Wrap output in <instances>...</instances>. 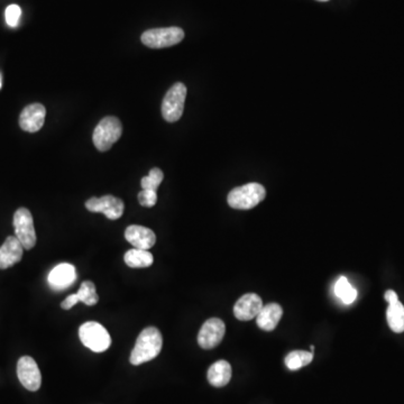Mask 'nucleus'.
I'll list each match as a JSON object with an SVG mask.
<instances>
[{
    "mask_svg": "<svg viewBox=\"0 0 404 404\" xmlns=\"http://www.w3.org/2000/svg\"><path fill=\"white\" fill-rule=\"evenodd\" d=\"M163 346V337L160 330L155 327L145 328L137 338L136 345L131 351V360L133 365H140L154 360L158 356Z\"/></svg>",
    "mask_w": 404,
    "mask_h": 404,
    "instance_id": "nucleus-1",
    "label": "nucleus"
},
{
    "mask_svg": "<svg viewBox=\"0 0 404 404\" xmlns=\"http://www.w3.org/2000/svg\"><path fill=\"white\" fill-rule=\"evenodd\" d=\"M265 196L266 191L263 185L259 183H248L232 189L229 192L227 201L229 207H232V209L248 210L261 203L265 199Z\"/></svg>",
    "mask_w": 404,
    "mask_h": 404,
    "instance_id": "nucleus-2",
    "label": "nucleus"
},
{
    "mask_svg": "<svg viewBox=\"0 0 404 404\" xmlns=\"http://www.w3.org/2000/svg\"><path fill=\"white\" fill-rule=\"evenodd\" d=\"M122 134V125L120 120L117 117H104L93 131V144L100 152L108 151L120 138Z\"/></svg>",
    "mask_w": 404,
    "mask_h": 404,
    "instance_id": "nucleus-3",
    "label": "nucleus"
},
{
    "mask_svg": "<svg viewBox=\"0 0 404 404\" xmlns=\"http://www.w3.org/2000/svg\"><path fill=\"white\" fill-rule=\"evenodd\" d=\"M79 337L82 344L95 353L107 351L111 345V338L107 329L95 321L84 322L79 328Z\"/></svg>",
    "mask_w": 404,
    "mask_h": 404,
    "instance_id": "nucleus-4",
    "label": "nucleus"
},
{
    "mask_svg": "<svg viewBox=\"0 0 404 404\" xmlns=\"http://www.w3.org/2000/svg\"><path fill=\"white\" fill-rule=\"evenodd\" d=\"M185 39V32L180 27H164L146 30L142 34V42L151 48H164L174 46Z\"/></svg>",
    "mask_w": 404,
    "mask_h": 404,
    "instance_id": "nucleus-5",
    "label": "nucleus"
},
{
    "mask_svg": "<svg viewBox=\"0 0 404 404\" xmlns=\"http://www.w3.org/2000/svg\"><path fill=\"white\" fill-rule=\"evenodd\" d=\"M187 86L181 82L173 84L164 97L162 102V115L169 122H178L185 110Z\"/></svg>",
    "mask_w": 404,
    "mask_h": 404,
    "instance_id": "nucleus-6",
    "label": "nucleus"
},
{
    "mask_svg": "<svg viewBox=\"0 0 404 404\" xmlns=\"http://www.w3.org/2000/svg\"><path fill=\"white\" fill-rule=\"evenodd\" d=\"M15 236L24 250H30L36 245V232L33 216L26 208H19L14 214Z\"/></svg>",
    "mask_w": 404,
    "mask_h": 404,
    "instance_id": "nucleus-7",
    "label": "nucleus"
},
{
    "mask_svg": "<svg viewBox=\"0 0 404 404\" xmlns=\"http://www.w3.org/2000/svg\"><path fill=\"white\" fill-rule=\"evenodd\" d=\"M86 208L91 212H101L108 219L116 220L122 217L125 210V205L117 196H104L101 198H91L86 202Z\"/></svg>",
    "mask_w": 404,
    "mask_h": 404,
    "instance_id": "nucleus-8",
    "label": "nucleus"
},
{
    "mask_svg": "<svg viewBox=\"0 0 404 404\" xmlns=\"http://www.w3.org/2000/svg\"><path fill=\"white\" fill-rule=\"evenodd\" d=\"M226 333V326L223 320L211 318L202 324L198 335V344L203 349H212L219 345Z\"/></svg>",
    "mask_w": 404,
    "mask_h": 404,
    "instance_id": "nucleus-9",
    "label": "nucleus"
},
{
    "mask_svg": "<svg viewBox=\"0 0 404 404\" xmlns=\"http://www.w3.org/2000/svg\"><path fill=\"white\" fill-rule=\"evenodd\" d=\"M17 375L21 385L28 391L35 392L42 384V375L35 360L30 356L21 357L18 360Z\"/></svg>",
    "mask_w": 404,
    "mask_h": 404,
    "instance_id": "nucleus-10",
    "label": "nucleus"
},
{
    "mask_svg": "<svg viewBox=\"0 0 404 404\" xmlns=\"http://www.w3.org/2000/svg\"><path fill=\"white\" fill-rule=\"evenodd\" d=\"M46 109L41 104H28L19 116V126L27 133H36L44 125Z\"/></svg>",
    "mask_w": 404,
    "mask_h": 404,
    "instance_id": "nucleus-11",
    "label": "nucleus"
},
{
    "mask_svg": "<svg viewBox=\"0 0 404 404\" xmlns=\"http://www.w3.org/2000/svg\"><path fill=\"white\" fill-rule=\"evenodd\" d=\"M48 284L50 288L57 291L66 290L68 286H71L77 279V272L75 268L68 263H62L50 270L48 274Z\"/></svg>",
    "mask_w": 404,
    "mask_h": 404,
    "instance_id": "nucleus-12",
    "label": "nucleus"
},
{
    "mask_svg": "<svg viewBox=\"0 0 404 404\" xmlns=\"http://www.w3.org/2000/svg\"><path fill=\"white\" fill-rule=\"evenodd\" d=\"M261 308H263V301L261 297L255 293H248V295H243L236 302L234 306V315L238 320H252V318L259 315Z\"/></svg>",
    "mask_w": 404,
    "mask_h": 404,
    "instance_id": "nucleus-13",
    "label": "nucleus"
},
{
    "mask_svg": "<svg viewBox=\"0 0 404 404\" xmlns=\"http://www.w3.org/2000/svg\"><path fill=\"white\" fill-rule=\"evenodd\" d=\"M125 238L129 244L138 250H149L156 243V236L152 229L140 225H131L125 230Z\"/></svg>",
    "mask_w": 404,
    "mask_h": 404,
    "instance_id": "nucleus-14",
    "label": "nucleus"
},
{
    "mask_svg": "<svg viewBox=\"0 0 404 404\" xmlns=\"http://www.w3.org/2000/svg\"><path fill=\"white\" fill-rule=\"evenodd\" d=\"M24 247L16 236H9L0 247V270H7L21 261Z\"/></svg>",
    "mask_w": 404,
    "mask_h": 404,
    "instance_id": "nucleus-15",
    "label": "nucleus"
},
{
    "mask_svg": "<svg viewBox=\"0 0 404 404\" xmlns=\"http://www.w3.org/2000/svg\"><path fill=\"white\" fill-rule=\"evenodd\" d=\"M282 315V306L277 303H268L266 306H263L259 315L256 317L257 326L264 331H272L277 327Z\"/></svg>",
    "mask_w": 404,
    "mask_h": 404,
    "instance_id": "nucleus-16",
    "label": "nucleus"
},
{
    "mask_svg": "<svg viewBox=\"0 0 404 404\" xmlns=\"http://www.w3.org/2000/svg\"><path fill=\"white\" fill-rule=\"evenodd\" d=\"M232 378V366L227 360H218L208 371L209 383L214 387H226Z\"/></svg>",
    "mask_w": 404,
    "mask_h": 404,
    "instance_id": "nucleus-17",
    "label": "nucleus"
},
{
    "mask_svg": "<svg viewBox=\"0 0 404 404\" xmlns=\"http://www.w3.org/2000/svg\"><path fill=\"white\" fill-rule=\"evenodd\" d=\"M124 261L129 268H145L153 264L154 257L149 250L133 248V250H129L126 252Z\"/></svg>",
    "mask_w": 404,
    "mask_h": 404,
    "instance_id": "nucleus-18",
    "label": "nucleus"
},
{
    "mask_svg": "<svg viewBox=\"0 0 404 404\" xmlns=\"http://www.w3.org/2000/svg\"><path fill=\"white\" fill-rule=\"evenodd\" d=\"M387 324L396 333L404 331V306L400 301L389 303L387 311Z\"/></svg>",
    "mask_w": 404,
    "mask_h": 404,
    "instance_id": "nucleus-19",
    "label": "nucleus"
},
{
    "mask_svg": "<svg viewBox=\"0 0 404 404\" xmlns=\"http://www.w3.org/2000/svg\"><path fill=\"white\" fill-rule=\"evenodd\" d=\"M313 360V353L306 351H293L286 357V365L291 371H297L303 366L309 365Z\"/></svg>",
    "mask_w": 404,
    "mask_h": 404,
    "instance_id": "nucleus-20",
    "label": "nucleus"
},
{
    "mask_svg": "<svg viewBox=\"0 0 404 404\" xmlns=\"http://www.w3.org/2000/svg\"><path fill=\"white\" fill-rule=\"evenodd\" d=\"M335 293L345 304H351L356 300L357 291L349 284L345 277H342L337 281Z\"/></svg>",
    "mask_w": 404,
    "mask_h": 404,
    "instance_id": "nucleus-21",
    "label": "nucleus"
},
{
    "mask_svg": "<svg viewBox=\"0 0 404 404\" xmlns=\"http://www.w3.org/2000/svg\"><path fill=\"white\" fill-rule=\"evenodd\" d=\"M77 295L79 297V301L84 303L86 306H95L99 301L98 295L95 292V284L91 281H84L81 284L80 288L77 290Z\"/></svg>",
    "mask_w": 404,
    "mask_h": 404,
    "instance_id": "nucleus-22",
    "label": "nucleus"
},
{
    "mask_svg": "<svg viewBox=\"0 0 404 404\" xmlns=\"http://www.w3.org/2000/svg\"><path fill=\"white\" fill-rule=\"evenodd\" d=\"M164 174L160 169L154 167L149 171V176H144L140 181V185L143 190L156 191L158 192V187L163 181Z\"/></svg>",
    "mask_w": 404,
    "mask_h": 404,
    "instance_id": "nucleus-23",
    "label": "nucleus"
},
{
    "mask_svg": "<svg viewBox=\"0 0 404 404\" xmlns=\"http://www.w3.org/2000/svg\"><path fill=\"white\" fill-rule=\"evenodd\" d=\"M21 9L18 5H9L5 12V18L8 26L16 27L21 19Z\"/></svg>",
    "mask_w": 404,
    "mask_h": 404,
    "instance_id": "nucleus-24",
    "label": "nucleus"
},
{
    "mask_svg": "<svg viewBox=\"0 0 404 404\" xmlns=\"http://www.w3.org/2000/svg\"><path fill=\"white\" fill-rule=\"evenodd\" d=\"M138 202L143 207H147V208L154 207L158 202V192L152 190H142L138 194Z\"/></svg>",
    "mask_w": 404,
    "mask_h": 404,
    "instance_id": "nucleus-25",
    "label": "nucleus"
},
{
    "mask_svg": "<svg viewBox=\"0 0 404 404\" xmlns=\"http://www.w3.org/2000/svg\"><path fill=\"white\" fill-rule=\"evenodd\" d=\"M77 302H80V301H79V297H77V293H75V295H71L66 297V300L61 303V306H62V309L70 310L71 308H73Z\"/></svg>",
    "mask_w": 404,
    "mask_h": 404,
    "instance_id": "nucleus-26",
    "label": "nucleus"
},
{
    "mask_svg": "<svg viewBox=\"0 0 404 404\" xmlns=\"http://www.w3.org/2000/svg\"><path fill=\"white\" fill-rule=\"evenodd\" d=\"M385 300L387 301V303H393L396 302V301H398V295H396V292L393 291V290H389V291L385 292Z\"/></svg>",
    "mask_w": 404,
    "mask_h": 404,
    "instance_id": "nucleus-27",
    "label": "nucleus"
},
{
    "mask_svg": "<svg viewBox=\"0 0 404 404\" xmlns=\"http://www.w3.org/2000/svg\"><path fill=\"white\" fill-rule=\"evenodd\" d=\"M0 89H1V77H0Z\"/></svg>",
    "mask_w": 404,
    "mask_h": 404,
    "instance_id": "nucleus-28",
    "label": "nucleus"
},
{
    "mask_svg": "<svg viewBox=\"0 0 404 404\" xmlns=\"http://www.w3.org/2000/svg\"><path fill=\"white\" fill-rule=\"evenodd\" d=\"M318 1H328V0H318Z\"/></svg>",
    "mask_w": 404,
    "mask_h": 404,
    "instance_id": "nucleus-29",
    "label": "nucleus"
}]
</instances>
